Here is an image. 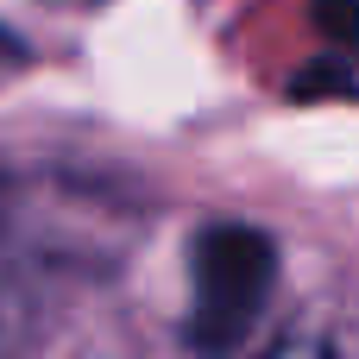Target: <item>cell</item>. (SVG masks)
I'll list each match as a JSON object with an SVG mask.
<instances>
[{
  "mask_svg": "<svg viewBox=\"0 0 359 359\" xmlns=\"http://www.w3.org/2000/svg\"><path fill=\"white\" fill-rule=\"evenodd\" d=\"M271 278H278V246L259 227H240V221L208 227L189 252V284H196L189 347L208 359L233 353L252 334V322L271 297Z\"/></svg>",
  "mask_w": 359,
  "mask_h": 359,
  "instance_id": "1",
  "label": "cell"
},
{
  "mask_svg": "<svg viewBox=\"0 0 359 359\" xmlns=\"http://www.w3.org/2000/svg\"><path fill=\"white\" fill-rule=\"evenodd\" d=\"M322 38H334L341 50H359V0H309Z\"/></svg>",
  "mask_w": 359,
  "mask_h": 359,
  "instance_id": "2",
  "label": "cell"
}]
</instances>
